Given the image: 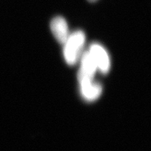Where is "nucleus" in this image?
I'll return each mask as SVG.
<instances>
[{"label":"nucleus","mask_w":151,"mask_h":151,"mask_svg":"<svg viewBox=\"0 0 151 151\" xmlns=\"http://www.w3.org/2000/svg\"><path fill=\"white\" fill-rule=\"evenodd\" d=\"M88 1H89L90 2H95V1H98V0H88Z\"/></svg>","instance_id":"6"},{"label":"nucleus","mask_w":151,"mask_h":151,"mask_svg":"<svg viewBox=\"0 0 151 151\" xmlns=\"http://www.w3.org/2000/svg\"><path fill=\"white\" fill-rule=\"evenodd\" d=\"M88 50L91 55L97 70L103 73H108L111 68V60L104 47L100 43H93L90 45Z\"/></svg>","instance_id":"2"},{"label":"nucleus","mask_w":151,"mask_h":151,"mask_svg":"<svg viewBox=\"0 0 151 151\" xmlns=\"http://www.w3.org/2000/svg\"><path fill=\"white\" fill-rule=\"evenodd\" d=\"M79 82L81 94L85 99L88 101H93L99 97L101 93V87L99 83H93L92 80H83Z\"/></svg>","instance_id":"5"},{"label":"nucleus","mask_w":151,"mask_h":151,"mask_svg":"<svg viewBox=\"0 0 151 151\" xmlns=\"http://www.w3.org/2000/svg\"><path fill=\"white\" fill-rule=\"evenodd\" d=\"M80 60L81 68L78 75V81L92 80L97 69L88 50L83 52Z\"/></svg>","instance_id":"3"},{"label":"nucleus","mask_w":151,"mask_h":151,"mask_svg":"<svg viewBox=\"0 0 151 151\" xmlns=\"http://www.w3.org/2000/svg\"><path fill=\"white\" fill-rule=\"evenodd\" d=\"M86 35L81 30L70 33L63 43V55L65 61L69 65H74L80 60L86 43Z\"/></svg>","instance_id":"1"},{"label":"nucleus","mask_w":151,"mask_h":151,"mask_svg":"<svg viewBox=\"0 0 151 151\" xmlns=\"http://www.w3.org/2000/svg\"><path fill=\"white\" fill-rule=\"evenodd\" d=\"M50 29L57 41L63 44L70 35L67 20L62 16H56L50 22Z\"/></svg>","instance_id":"4"}]
</instances>
